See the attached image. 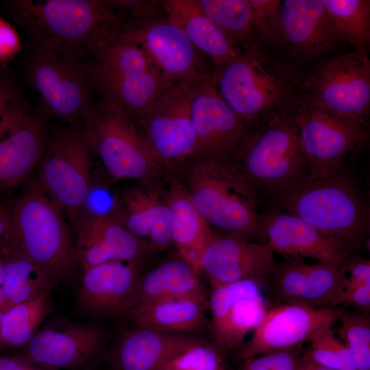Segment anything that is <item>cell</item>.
I'll return each mask as SVG.
<instances>
[{"label": "cell", "mask_w": 370, "mask_h": 370, "mask_svg": "<svg viewBox=\"0 0 370 370\" xmlns=\"http://www.w3.org/2000/svg\"><path fill=\"white\" fill-rule=\"evenodd\" d=\"M281 40L295 55L313 59L341 41L321 0H284L280 4Z\"/></svg>", "instance_id": "23"}, {"label": "cell", "mask_w": 370, "mask_h": 370, "mask_svg": "<svg viewBox=\"0 0 370 370\" xmlns=\"http://www.w3.org/2000/svg\"><path fill=\"white\" fill-rule=\"evenodd\" d=\"M207 299L199 273L182 258L160 264L138 278L129 299L125 317L165 301L177 299Z\"/></svg>", "instance_id": "26"}, {"label": "cell", "mask_w": 370, "mask_h": 370, "mask_svg": "<svg viewBox=\"0 0 370 370\" xmlns=\"http://www.w3.org/2000/svg\"><path fill=\"white\" fill-rule=\"evenodd\" d=\"M15 19L37 47L75 53L84 48L92 55L118 35L126 19L108 1L19 0L12 3Z\"/></svg>", "instance_id": "3"}, {"label": "cell", "mask_w": 370, "mask_h": 370, "mask_svg": "<svg viewBox=\"0 0 370 370\" xmlns=\"http://www.w3.org/2000/svg\"><path fill=\"white\" fill-rule=\"evenodd\" d=\"M86 69L101 99L117 106L133 119L141 115L170 86L144 51L119 34L93 55Z\"/></svg>", "instance_id": "7"}, {"label": "cell", "mask_w": 370, "mask_h": 370, "mask_svg": "<svg viewBox=\"0 0 370 370\" xmlns=\"http://www.w3.org/2000/svg\"><path fill=\"white\" fill-rule=\"evenodd\" d=\"M261 226L273 252L286 258L339 264L349 254L309 223L275 206L261 214Z\"/></svg>", "instance_id": "22"}, {"label": "cell", "mask_w": 370, "mask_h": 370, "mask_svg": "<svg viewBox=\"0 0 370 370\" xmlns=\"http://www.w3.org/2000/svg\"><path fill=\"white\" fill-rule=\"evenodd\" d=\"M274 254L267 243L214 232L201 256V272L212 289L243 280L265 286L276 264Z\"/></svg>", "instance_id": "17"}, {"label": "cell", "mask_w": 370, "mask_h": 370, "mask_svg": "<svg viewBox=\"0 0 370 370\" xmlns=\"http://www.w3.org/2000/svg\"><path fill=\"white\" fill-rule=\"evenodd\" d=\"M308 264L299 258H287L275 264L269 280L273 300L279 304L297 303L301 295Z\"/></svg>", "instance_id": "38"}, {"label": "cell", "mask_w": 370, "mask_h": 370, "mask_svg": "<svg viewBox=\"0 0 370 370\" xmlns=\"http://www.w3.org/2000/svg\"><path fill=\"white\" fill-rule=\"evenodd\" d=\"M214 70L219 95L250 127L297 92L299 79L260 42Z\"/></svg>", "instance_id": "5"}, {"label": "cell", "mask_w": 370, "mask_h": 370, "mask_svg": "<svg viewBox=\"0 0 370 370\" xmlns=\"http://www.w3.org/2000/svg\"><path fill=\"white\" fill-rule=\"evenodd\" d=\"M18 101L20 98L16 86L9 77L0 73V116Z\"/></svg>", "instance_id": "47"}, {"label": "cell", "mask_w": 370, "mask_h": 370, "mask_svg": "<svg viewBox=\"0 0 370 370\" xmlns=\"http://www.w3.org/2000/svg\"><path fill=\"white\" fill-rule=\"evenodd\" d=\"M167 180L166 193L170 210L171 241L180 258L199 274L201 256L214 236V231L177 179L169 173Z\"/></svg>", "instance_id": "28"}, {"label": "cell", "mask_w": 370, "mask_h": 370, "mask_svg": "<svg viewBox=\"0 0 370 370\" xmlns=\"http://www.w3.org/2000/svg\"><path fill=\"white\" fill-rule=\"evenodd\" d=\"M258 42L275 43L281 39L279 0H249Z\"/></svg>", "instance_id": "40"}, {"label": "cell", "mask_w": 370, "mask_h": 370, "mask_svg": "<svg viewBox=\"0 0 370 370\" xmlns=\"http://www.w3.org/2000/svg\"><path fill=\"white\" fill-rule=\"evenodd\" d=\"M339 309L311 308L299 303L267 309L251 338L238 349L241 361L273 351L301 345L318 330L332 326Z\"/></svg>", "instance_id": "16"}, {"label": "cell", "mask_w": 370, "mask_h": 370, "mask_svg": "<svg viewBox=\"0 0 370 370\" xmlns=\"http://www.w3.org/2000/svg\"><path fill=\"white\" fill-rule=\"evenodd\" d=\"M21 48L20 40L14 28L0 16V64L10 61Z\"/></svg>", "instance_id": "45"}, {"label": "cell", "mask_w": 370, "mask_h": 370, "mask_svg": "<svg viewBox=\"0 0 370 370\" xmlns=\"http://www.w3.org/2000/svg\"><path fill=\"white\" fill-rule=\"evenodd\" d=\"M164 16L180 27L195 47L217 69L243 52L205 12L198 0L160 1Z\"/></svg>", "instance_id": "27"}, {"label": "cell", "mask_w": 370, "mask_h": 370, "mask_svg": "<svg viewBox=\"0 0 370 370\" xmlns=\"http://www.w3.org/2000/svg\"><path fill=\"white\" fill-rule=\"evenodd\" d=\"M25 76L46 110L71 125L83 122L93 106L86 70L73 52L37 47L27 62Z\"/></svg>", "instance_id": "13"}, {"label": "cell", "mask_w": 370, "mask_h": 370, "mask_svg": "<svg viewBox=\"0 0 370 370\" xmlns=\"http://www.w3.org/2000/svg\"><path fill=\"white\" fill-rule=\"evenodd\" d=\"M340 334L358 370H370L369 310L354 312L339 309Z\"/></svg>", "instance_id": "37"}, {"label": "cell", "mask_w": 370, "mask_h": 370, "mask_svg": "<svg viewBox=\"0 0 370 370\" xmlns=\"http://www.w3.org/2000/svg\"><path fill=\"white\" fill-rule=\"evenodd\" d=\"M345 287V275L338 264L320 262L310 264L303 291L297 303L316 308H334V301Z\"/></svg>", "instance_id": "35"}, {"label": "cell", "mask_w": 370, "mask_h": 370, "mask_svg": "<svg viewBox=\"0 0 370 370\" xmlns=\"http://www.w3.org/2000/svg\"><path fill=\"white\" fill-rule=\"evenodd\" d=\"M198 2L242 52L260 42L249 0H198Z\"/></svg>", "instance_id": "32"}, {"label": "cell", "mask_w": 370, "mask_h": 370, "mask_svg": "<svg viewBox=\"0 0 370 370\" xmlns=\"http://www.w3.org/2000/svg\"><path fill=\"white\" fill-rule=\"evenodd\" d=\"M29 114V108L21 100L10 106L0 116V142L18 128Z\"/></svg>", "instance_id": "43"}, {"label": "cell", "mask_w": 370, "mask_h": 370, "mask_svg": "<svg viewBox=\"0 0 370 370\" xmlns=\"http://www.w3.org/2000/svg\"><path fill=\"white\" fill-rule=\"evenodd\" d=\"M223 362L221 349L217 345L203 342L171 359L161 369L221 370Z\"/></svg>", "instance_id": "39"}, {"label": "cell", "mask_w": 370, "mask_h": 370, "mask_svg": "<svg viewBox=\"0 0 370 370\" xmlns=\"http://www.w3.org/2000/svg\"><path fill=\"white\" fill-rule=\"evenodd\" d=\"M302 354L301 345L273 351L242 360L238 370H295Z\"/></svg>", "instance_id": "41"}, {"label": "cell", "mask_w": 370, "mask_h": 370, "mask_svg": "<svg viewBox=\"0 0 370 370\" xmlns=\"http://www.w3.org/2000/svg\"><path fill=\"white\" fill-rule=\"evenodd\" d=\"M190 114L196 140L194 156L234 158L250 126L219 95L214 69L196 86Z\"/></svg>", "instance_id": "15"}, {"label": "cell", "mask_w": 370, "mask_h": 370, "mask_svg": "<svg viewBox=\"0 0 370 370\" xmlns=\"http://www.w3.org/2000/svg\"><path fill=\"white\" fill-rule=\"evenodd\" d=\"M119 35L136 44L171 84L195 79L213 71L206 69L202 53L165 16L129 21Z\"/></svg>", "instance_id": "14"}, {"label": "cell", "mask_w": 370, "mask_h": 370, "mask_svg": "<svg viewBox=\"0 0 370 370\" xmlns=\"http://www.w3.org/2000/svg\"><path fill=\"white\" fill-rule=\"evenodd\" d=\"M82 123L90 151L112 177L152 182L168 175L133 119L117 106L101 99Z\"/></svg>", "instance_id": "8"}, {"label": "cell", "mask_w": 370, "mask_h": 370, "mask_svg": "<svg viewBox=\"0 0 370 370\" xmlns=\"http://www.w3.org/2000/svg\"><path fill=\"white\" fill-rule=\"evenodd\" d=\"M208 73L173 83L141 115L133 119L168 173L194 156L196 140L190 119V102L198 82Z\"/></svg>", "instance_id": "12"}, {"label": "cell", "mask_w": 370, "mask_h": 370, "mask_svg": "<svg viewBox=\"0 0 370 370\" xmlns=\"http://www.w3.org/2000/svg\"><path fill=\"white\" fill-rule=\"evenodd\" d=\"M73 225L74 244L82 271L111 261L137 264L146 247L114 214L84 210Z\"/></svg>", "instance_id": "19"}, {"label": "cell", "mask_w": 370, "mask_h": 370, "mask_svg": "<svg viewBox=\"0 0 370 370\" xmlns=\"http://www.w3.org/2000/svg\"><path fill=\"white\" fill-rule=\"evenodd\" d=\"M58 281L19 249L8 245L5 255L3 294L0 309L49 294Z\"/></svg>", "instance_id": "30"}, {"label": "cell", "mask_w": 370, "mask_h": 370, "mask_svg": "<svg viewBox=\"0 0 370 370\" xmlns=\"http://www.w3.org/2000/svg\"><path fill=\"white\" fill-rule=\"evenodd\" d=\"M160 370H166V369H160ZM221 370H223V369H221Z\"/></svg>", "instance_id": "52"}, {"label": "cell", "mask_w": 370, "mask_h": 370, "mask_svg": "<svg viewBox=\"0 0 370 370\" xmlns=\"http://www.w3.org/2000/svg\"><path fill=\"white\" fill-rule=\"evenodd\" d=\"M297 93L336 116L367 125L370 112V61L355 49L326 61L299 80Z\"/></svg>", "instance_id": "10"}, {"label": "cell", "mask_w": 370, "mask_h": 370, "mask_svg": "<svg viewBox=\"0 0 370 370\" xmlns=\"http://www.w3.org/2000/svg\"><path fill=\"white\" fill-rule=\"evenodd\" d=\"M10 222L9 212L0 204V249L9 242Z\"/></svg>", "instance_id": "48"}, {"label": "cell", "mask_w": 370, "mask_h": 370, "mask_svg": "<svg viewBox=\"0 0 370 370\" xmlns=\"http://www.w3.org/2000/svg\"><path fill=\"white\" fill-rule=\"evenodd\" d=\"M339 268L345 276V289L363 284H370V262L354 251L347 255L339 263Z\"/></svg>", "instance_id": "42"}, {"label": "cell", "mask_w": 370, "mask_h": 370, "mask_svg": "<svg viewBox=\"0 0 370 370\" xmlns=\"http://www.w3.org/2000/svg\"><path fill=\"white\" fill-rule=\"evenodd\" d=\"M208 299H177L158 303L132 318L136 327L153 330L199 334L208 330Z\"/></svg>", "instance_id": "31"}, {"label": "cell", "mask_w": 370, "mask_h": 370, "mask_svg": "<svg viewBox=\"0 0 370 370\" xmlns=\"http://www.w3.org/2000/svg\"><path fill=\"white\" fill-rule=\"evenodd\" d=\"M339 305L352 307L356 310H369L370 284L345 289L334 301L333 307Z\"/></svg>", "instance_id": "44"}, {"label": "cell", "mask_w": 370, "mask_h": 370, "mask_svg": "<svg viewBox=\"0 0 370 370\" xmlns=\"http://www.w3.org/2000/svg\"><path fill=\"white\" fill-rule=\"evenodd\" d=\"M0 370H57L35 364L23 354L0 355Z\"/></svg>", "instance_id": "46"}, {"label": "cell", "mask_w": 370, "mask_h": 370, "mask_svg": "<svg viewBox=\"0 0 370 370\" xmlns=\"http://www.w3.org/2000/svg\"><path fill=\"white\" fill-rule=\"evenodd\" d=\"M51 310L49 294H46L4 312L0 328V349L25 347Z\"/></svg>", "instance_id": "33"}, {"label": "cell", "mask_w": 370, "mask_h": 370, "mask_svg": "<svg viewBox=\"0 0 370 370\" xmlns=\"http://www.w3.org/2000/svg\"><path fill=\"white\" fill-rule=\"evenodd\" d=\"M47 139L44 114L35 111L0 142V191L29 175L41 161Z\"/></svg>", "instance_id": "29"}, {"label": "cell", "mask_w": 370, "mask_h": 370, "mask_svg": "<svg viewBox=\"0 0 370 370\" xmlns=\"http://www.w3.org/2000/svg\"><path fill=\"white\" fill-rule=\"evenodd\" d=\"M308 341L310 345L303 351V358L334 370H358L349 349L335 336L332 326L318 330Z\"/></svg>", "instance_id": "36"}, {"label": "cell", "mask_w": 370, "mask_h": 370, "mask_svg": "<svg viewBox=\"0 0 370 370\" xmlns=\"http://www.w3.org/2000/svg\"><path fill=\"white\" fill-rule=\"evenodd\" d=\"M113 214L146 247L164 250L172 243L166 188L158 182H136L125 189Z\"/></svg>", "instance_id": "21"}, {"label": "cell", "mask_w": 370, "mask_h": 370, "mask_svg": "<svg viewBox=\"0 0 370 370\" xmlns=\"http://www.w3.org/2000/svg\"><path fill=\"white\" fill-rule=\"evenodd\" d=\"M6 247L0 249V307L2 305L3 294V282H4V267H5V255Z\"/></svg>", "instance_id": "50"}, {"label": "cell", "mask_w": 370, "mask_h": 370, "mask_svg": "<svg viewBox=\"0 0 370 370\" xmlns=\"http://www.w3.org/2000/svg\"><path fill=\"white\" fill-rule=\"evenodd\" d=\"M138 278L133 262L111 261L83 270L78 306L95 316L125 317Z\"/></svg>", "instance_id": "25"}, {"label": "cell", "mask_w": 370, "mask_h": 370, "mask_svg": "<svg viewBox=\"0 0 370 370\" xmlns=\"http://www.w3.org/2000/svg\"><path fill=\"white\" fill-rule=\"evenodd\" d=\"M3 313L4 312L0 309V328H1V321L3 319Z\"/></svg>", "instance_id": "51"}, {"label": "cell", "mask_w": 370, "mask_h": 370, "mask_svg": "<svg viewBox=\"0 0 370 370\" xmlns=\"http://www.w3.org/2000/svg\"><path fill=\"white\" fill-rule=\"evenodd\" d=\"M103 334L91 325L61 323L38 330L24 347L32 362L54 369H71L90 361L101 347Z\"/></svg>", "instance_id": "20"}, {"label": "cell", "mask_w": 370, "mask_h": 370, "mask_svg": "<svg viewBox=\"0 0 370 370\" xmlns=\"http://www.w3.org/2000/svg\"><path fill=\"white\" fill-rule=\"evenodd\" d=\"M90 150L82 127L59 129L48 137L38 185L73 224L91 190Z\"/></svg>", "instance_id": "9"}, {"label": "cell", "mask_w": 370, "mask_h": 370, "mask_svg": "<svg viewBox=\"0 0 370 370\" xmlns=\"http://www.w3.org/2000/svg\"><path fill=\"white\" fill-rule=\"evenodd\" d=\"M341 40L367 51L370 44V1L321 0Z\"/></svg>", "instance_id": "34"}, {"label": "cell", "mask_w": 370, "mask_h": 370, "mask_svg": "<svg viewBox=\"0 0 370 370\" xmlns=\"http://www.w3.org/2000/svg\"><path fill=\"white\" fill-rule=\"evenodd\" d=\"M203 342L186 333L136 327L119 338L108 361L112 370H160L171 359Z\"/></svg>", "instance_id": "24"}, {"label": "cell", "mask_w": 370, "mask_h": 370, "mask_svg": "<svg viewBox=\"0 0 370 370\" xmlns=\"http://www.w3.org/2000/svg\"><path fill=\"white\" fill-rule=\"evenodd\" d=\"M309 164L308 179L328 177L367 142V125L326 111L296 93L288 105Z\"/></svg>", "instance_id": "11"}, {"label": "cell", "mask_w": 370, "mask_h": 370, "mask_svg": "<svg viewBox=\"0 0 370 370\" xmlns=\"http://www.w3.org/2000/svg\"><path fill=\"white\" fill-rule=\"evenodd\" d=\"M234 160L261 196L308 177V159L288 106L251 125Z\"/></svg>", "instance_id": "6"}, {"label": "cell", "mask_w": 370, "mask_h": 370, "mask_svg": "<svg viewBox=\"0 0 370 370\" xmlns=\"http://www.w3.org/2000/svg\"><path fill=\"white\" fill-rule=\"evenodd\" d=\"M262 196L311 225L348 254L360 249L369 235V207L342 166L323 179L307 177Z\"/></svg>", "instance_id": "2"}, {"label": "cell", "mask_w": 370, "mask_h": 370, "mask_svg": "<svg viewBox=\"0 0 370 370\" xmlns=\"http://www.w3.org/2000/svg\"><path fill=\"white\" fill-rule=\"evenodd\" d=\"M295 370H334L316 362L301 357Z\"/></svg>", "instance_id": "49"}, {"label": "cell", "mask_w": 370, "mask_h": 370, "mask_svg": "<svg viewBox=\"0 0 370 370\" xmlns=\"http://www.w3.org/2000/svg\"><path fill=\"white\" fill-rule=\"evenodd\" d=\"M63 214L38 182L32 184L9 212L8 245L19 249L58 282L69 284L80 267Z\"/></svg>", "instance_id": "4"}, {"label": "cell", "mask_w": 370, "mask_h": 370, "mask_svg": "<svg viewBox=\"0 0 370 370\" xmlns=\"http://www.w3.org/2000/svg\"><path fill=\"white\" fill-rule=\"evenodd\" d=\"M170 173L213 231L267 243L259 212L261 195L234 158L193 156Z\"/></svg>", "instance_id": "1"}, {"label": "cell", "mask_w": 370, "mask_h": 370, "mask_svg": "<svg viewBox=\"0 0 370 370\" xmlns=\"http://www.w3.org/2000/svg\"><path fill=\"white\" fill-rule=\"evenodd\" d=\"M208 309L211 314L208 330L214 343L221 350L231 351L243 345L267 308L260 286L243 280L212 288Z\"/></svg>", "instance_id": "18"}]
</instances>
